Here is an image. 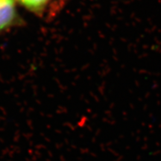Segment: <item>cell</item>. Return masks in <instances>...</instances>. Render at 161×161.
Returning a JSON list of instances; mask_svg holds the SVG:
<instances>
[{"label": "cell", "mask_w": 161, "mask_h": 161, "mask_svg": "<svg viewBox=\"0 0 161 161\" xmlns=\"http://www.w3.org/2000/svg\"><path fill=\"white\" fill-rule=\"evenodd\" d=\"M17 7V0H0V35L23 25Z\"/></svg>", "instance_id": "obj_1"}, {"label": "cell", "mask_w": 161, "mask_h": 161, "mask_svg": "<svg viewBox=\"0 0 161 161\" xmlns=\"http://www.w3.org/2000/svg\"><path fill=\"white\" fill-rule=\"evenodd\" d=\"M52 0H17V3L32 14L41 17L47 11Z\"/></svg>", "instance_id": "obj_2"}]
</instances>
